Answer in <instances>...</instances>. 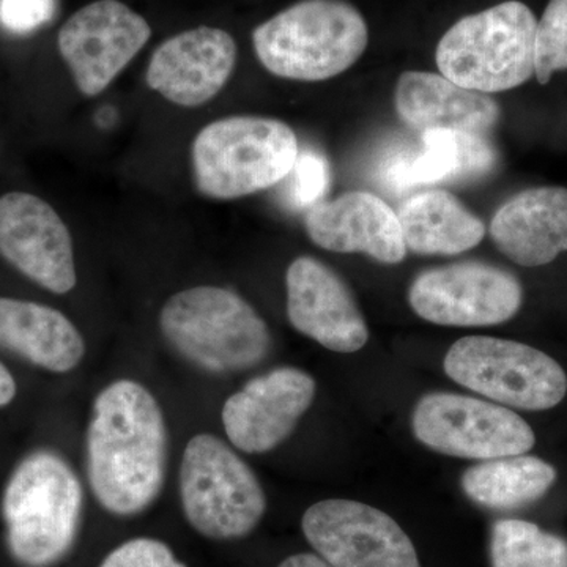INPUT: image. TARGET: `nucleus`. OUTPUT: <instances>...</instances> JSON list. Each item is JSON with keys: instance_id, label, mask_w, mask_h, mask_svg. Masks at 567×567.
Masks as SVG:
<instances>
[{"instance_id": "1", "label": "nucleus", "mask_w": 567, "mask_h": 567, "mask_svg": "<svg viewBox=\"0 0 567 567\" xmlns=\"http://www.w3.org/2000/svg\"><path fill=\"white\" fill-rule=\"evenodd\" d=\"M167 434L158 402L134 380L96 395L87 429V472L107 513L136 516L155 502L166 475Z\"/></svg>"}, {"instance_id": "22", "label": "nucleus", "mask_w": 567, "mask_h": 567, "mask_svg": "<svg viewBox=\"0 0 567 567\" xmlns=\"http://www.w3.org/2000/svg\"><path fill=\"white\" fill-rule=\"evenodd\" d=\"M423 152L399 159L388 169L394 189L440 182L472 181L494 169L496 155L483 134L432 130L423 133Z\"/></svg>"}, {"instance_id": "3", "label": "nucleus", "mask_w": 567, "mask_h": 567, "mask_svg": "<svg viewBox=\"0 0 567 567\" xmlns=\"http://www.w3.org/2000/svg\"><path fill=\"white\" fill-rule=\"evenodd\" d=\"M298 153L297 134L286 122L257 115L219 118L193 142L194 183L208 199H240L281 183Z\"/></svg>"}, {"instance_id": "13", "label": "nucleus", "mask_w": 567, "mask_h": 567, "mask_svg": "<svg viewBox=\"0 0 567 567\" xmlns=\"http://www.w3.org/2000/svg\"><path fill=\"white\" fill-rule=\"evenodd\" d=\"M0 254L52 293L65 295L76 287L69 227L39 196L14 192L0 197Z\"/></svg>"}, {"instance_id": "8", "label": "nucleus", "mask_w": 567, "mask_h": 567, "mask_svg": "<svg viewBox=\"0 0 567 567\" xmlns=\"http://www.w3.org/2000/svg\"><path fill=\"white\" fill-rule=\"evenodd\" d=\"M443 368L466 390L529 412L554 409L567 393L566 372L554 358L509 339H458L447 350Z\"/></svg>"}, {"instance_id": "19", "label": "nucleus", "mask_w": 567, "mask_h": 567, "mask_svg": "<svg viewBox=\"0 0 567 567\" xmlns=\"http://www.w3.org/2000/svg\"><path fill=\"white\" fill-rule=\"evenodd\" d=\"M394 104L399 117L421 133L447 130L486 136L499 118L498 104L486 93L424 71H406L399 78Z\"/></svg>"}, {"instance_id": "24", "label": "nucleus", "mask_w": 567, "mask_h": 567, "mask_svg": "<svg viewBox=\"0 0 567 567\" xmlns=\"http://www.w3.org/2000/svg\"><path fill=\"white\" fill-rule=\"evenodd\" d=\"M491 561L492 567H567V540L532 522L503 518L492 528Z\"/></svg>"}, {"instance_id": "15", "label": "nucleus", "mask_w": 567, "mask_h": 567, "mask_svg": "<svg viewBox=\"0 0 567 567\" xmlns=\"http://www.w3.org/2000/svg\"><path fill=\"white\" fill-rule=\"evenodd\" d=\"M237 55V43L229 32L200 25L159 44L148 62L145 81L169 103L204 106L226 87Z\"/></svg>"}, {"instance_id": "26", "label": "nucleus", "mask_w": 567, "mask_h": 567, "mask_svg": "<svg viewBox=\"0 0 567 567\" xmlns=\"http://www.w3.org/2000/svg\"><path fill=\"white\" fill-rule=\"evenodd\" d=\"M286 178H289L286 196L290 205L297 208H311L322 200L330 183L327 159L312 151L298 153L297 162Z\"/></svg>"}, {"instance_id": "14", "label": "nucleus", "mask_w": 567, "mask_h": 567, "mask_svg": "<svg viewBox=\"0 0 567 567\" xmlns=\"http://www.w3.org/2000/svg\"><path fill=\"white\" fill-rule=\"evenodd\" d=\"M316 398V382L297 368L256 377L223 406L224 431L238 450L262 454L287 439Z\"/></svg>"}, {"instance_id": "25", "label": "nucleus", "mask_w": 567, "mask_h": 567, "mask_svg": "<svg viewBox=\"0 0 567 567\" xmlns=\"http://www.w3.org/2000/svg\"><path fill=\"white\" fill-rule=\"evenodd\" d=\"M567 69V0H550L535 40V76L547 84L557 71Z\"/></svg>"}, {"instance_id": "27", "label": "nucleus", "mask_w": 567, "mask_h": 567, "mask_svg": "<svg viewBox=\"0 0 567 567\" xmlns=\"http://www.w3.org/2000/svg\"><path fill=\"white\" fill-rule=\"evenodd\" d=\"M99 567H186L171 547L152 537L126 540L103 559Z\"/></svg>"}, {"instance_id": "6", "label": "nucleus", "mask_w": 567, "mask_h": 567, "mask_svg": "<svg viewBox=\"0 0 567 567\" xmlns=\"http://www.w3.org/2000/svg\"><path fill=\"white\" fill-rule=\"evenodd\" d=\"M537 21L518 0L462 18L440 40L436 65L461 87L511 91L535 74Z\"/></svg>"}, {"instance_id": "20", "label": "nucleus", "mask_w": 567, "mask_h": 567, "mask_svg": "<svg viewBox=\"0 0 567 567\" xmlns=\"http://www.w3.org/2000/svg\"><path fill=\"white\" fill-rule=\"evenodd\" d=\"M0 346L59 374L76 368L85 353L84 339L69 317L14 298H0Z\"/></svg>"}, {"instance_id": "7", "label": "nucleus", "mask_w": 567, "mask_h": 567, "mask_svg": "<svg viewBox=\"0 0 567 567\" xmlns=\"http://www.w3.org/2000/svg\"><path fill=\"white\" fill-rule=\"evenodd\" d=\"M181 498L186 520L215 540L251 535L267 511V498L248 464L210 434L189 440L181 465Z\"/></svg>"}, {"instance_id": "29", "label": "nucleus", "mask_w": 567, "mask_h": 567, "mask_svg": "<svg viewBox=\"0 0 567 567\" xmlns=\"http://www.w3.org/2000/svg\"><path fill=\"white\" fill-rule=\"evenodd\" d=\"M278 567H333L316 554H297L284 559Z\"/></svg>"}, {"instance_id": "5", "label": "nucleus", "mask_w": 567, "mask_h": 567, "mask_svg": "<svg viewBox=\"0 0 567 567\" xmlns=\"http://www.w3.org/2000/svg\"><path fill=\"white\" fill-rule=\"evenodd\" d=\"M2 513L13 557L29 567L54 565L69 554L80 529V480L54 453L33 454L10 477Z\"/></svg>"}, {"instance_id": "9", "label": "nucleus", "mask_w": 567, "mask_h": 567, "mask_svg": "<svg viewBox=\"0 0 567 567\" xmlns=\"http://www.w3.org/2000/svg\"><path fill=\"white\" fill-rule=\"evenodd\" d=\"M412 427L417 442L435 453L473 461L522 456L536 442L532 425L513 410L454 393L423 395Z\"/></svg>"}, {"instance_id": "10", "label": "nucleus", "mask_w": 567, "mask_h": 567, "mask_svg": "<svg viewBox=\"0 0 567 567\" xmlns=\"http://www.w3.org/2000/svg\"><path fill=\"white\" fill-rule=\"evenodd\" d=\"M301 529L333 567H421L412 539L383 511L352 499H323L306 509Z\"/></svg>"}, {"instance_id": "16", "label": "nucleus", "mask_w": 567, "mask_h": 567, "mask_svg": "<svg viewBox=\"0 0 567 567\" xmlns=\"http://www.w3.org/2000/svg\"><path fill=\"white\" fill-rule=\"evenodd\" d=\"M287 317L298 333L338 353L363 349L368 324L341 276L315 257L301 256L287 268Z\"/></svg>"}, {"instance_id": "17", "label": "nucleus", "mask_w": 567, "mask_h": 567, "mask_svg": "<svg viewBox=\"0 0 567 567\" xmlns=\"http://www.w3.org/2000/svg\"><path fill=\"white\" fill-rule=\"evenodd\" d=\"M312 244L331 252H363L394 265L406 256L398 213L379 196L350 192L338 199L320 200L305 216Z\"/></svg>"}, {"instance_id": "23", "label": "nucleus", "mask_w": 567, "mask_h": 567, "mask_svg": "<svg viewBox=\"0 0 567 567\" xmlns=\"http://www.w3.org/2000/svg\"><path fill=\"white\" fill-rule=\"evenodd\" d=\"M557 472L543 458L511 456L492 458L466 470L465 495L487 509L507 511L536 502L554 486Z\"/></svg>"}, {"instance_id": "4", "label": "nucleus", "mask_w": 567, "mask_h": 567, "mask_svg": "<svg viewBox=\"0 0 567 567\" xmlns=\"http://www.w3.org/2000/svg\"><path fill=\"white\" fill-rule=\"evenodd\" d=\"M159 324L183 358L215 374L251 369L271 349L262 317L224 287H192L173 295L163 306Z\"/></svg>"}, {"instance_id": "21", "label": "nucleus", "mask_w": 567, "mask_h": 567, "mask_svg": "<svg viewBox=\"0 0 567 567\" xmlns=\"http://www.w3.org/2000/svg\"><path fill=\"white\" fill-rule=\"evenodd\" d=\"M405 248L421 256H456L483 241L486 227L445 189L417 193L399 207Z\"/></svg>"}, {"instance_id": "12", "label": "nucleus", "mask_w": 567, "mask_h": 567, "mask_svg": "<svg viewBox=\"0 0 567 567\" xmlns=\"http://www.w3.org/2000/svg\"><path fill=\"white\" fill-rule=\"evenodd\" d=\"M151 37L147 20L121 0H96L71 14L58 44L78 91L92 99L110 87Z\"/></svg>"}, {"instance_id": "18", "label": "nucleus", "mask_w": 567, "mask_h": 567, "mask_svg": "<svg viewBox=\"0 0 567 567\" xmlns=\"http://www.w3.org/2000/svg\"><path fill=\"white\" fill-rule=\"evenodd\" d=\"M492 240L507 259L540 267L567 251V189H525L511 197L491 223Z\"/></svg>"}, {"instance_id": "11", "label": "nucleus", "mask_w": 567, "mask_h": 567, "mask_svg": "<svg viewBox=\"0 0 567 567\" xmlns=\"http://www.w3.org/2000/svg\"><path fill=\"white\" fill-rule=\"evenodd\" d=\"M524 290L516 276L494 265L461 262L417 275L409 290L413 311L442 327H491L513 319Z\"/></svg>"}, {"instance_id": "30", "label": "nucleus", "mask_w": 567, "mask_h": 567, "mask_svg": "<svg viewBox=\"0 0 567 567\" xmlns=\"http://www.w3.org/2000/svg\"><path fill=\"white\" fill-rule=\"evenodd\" d=\"M17 394V383L13 377L7 371L6 365L0 363V406L10 404Z\"/></svg>"}, {"instance_id": "2", "label": "nucleus", "mask_w": 567, "mask_h": 567, "mask_svg": "<svg viewBox=\"0 0 567 567\" xmlns=\"http://www.w3.org/2000/svg\"><path fill=\"white\" fill-rule=\"evenodd\" d=\"M363 14L347 0H300L252 32L265 70L282 80L319 82L344 73L368 48Z\"/></svg>"}, {"instance_id": "28", "label": "nucleus", "mask_w": 567, "mask_h": 567, "mask_svg": "<svg viewBox=\"0 0 567 567\" xmlns=\"http://www.w3.org/2000/svg\"><path fill=\"white\" fill-rule=\"evenodd\" d=\"M55 0H0V24L24 35L48 24L55 14Z\"/></svg>"}]
</instances>
